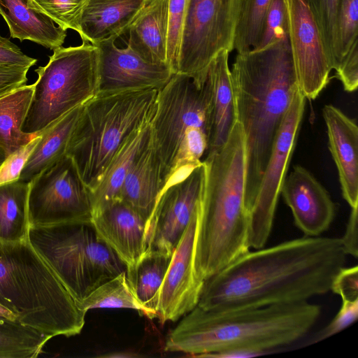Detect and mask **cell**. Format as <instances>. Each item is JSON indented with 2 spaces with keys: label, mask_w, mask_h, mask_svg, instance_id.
<instances>
[{
  "label": "cell",
  "mask_w": 358,
  "mask_h": 358,
  "mask_svg": "<svg viewBox=\"0 0 358 358\" xmlns=\"http://www.w3.org/2000/svg\"><path fill=\"white\" fill-rule=\"evenodd\" d=\"M320 313L308 301L228 312L196 306L169 334L164 349L203 357L259 356L301 340Z\"/></svg>",
  "instance_id": "cell-3"
},
{
  "label": "cell",
  "mask_w": 358,
  "mask_h": 358,
  "mask_svg": "<svg viewBox=\"0 0 358 358\" xmlns=\"http://www.w3.org/2000/svg\"><path fill=\"white\" fill-rule=\"evenodd\" d=\"M280 194L290 208L294 223L306 236H318L331 226L336 206L330 194L313 175L296 165L286 176Z\"/></svg>",
  "instance_id": "cell-17"
},
{
  "label": "cell",
  "mask_w": 358,
  "mask_h": 358,
  "mask_svg": "<svg viewBox=\"0 0 358 358\" xmlns=\"http://www.w3.org/2000/svg\"><path fill=\"white\" fill-rule=\"evenodd\" d=\"M341 0H307L331 69L341 62L337 14Z\"/></svg>",
  "instance_id": "cell-33"
},
{
  "label": "cell",
  "mask_w": 358,
  "mask_h": 358,
  "mask_svg": "<svg viewBox=\"0 0 358 358\" xmlns=\"http://www.w3.org/2000/svg\"><path fill=\"white\" fill-rule=\"evenodd\" d=\"M211 114L212 87L208 73L203 82L175 73L158 90L150 127L163 189L203 163Z\"/></svg>",
  "instance_id": "cell-6"
},
{
  "label": "cell",
  "mask_w": 358,
  "mask_h": 358,
  "mask_svg": "<svg viewBox=\"0 0 358 358\" xmlns=\"http://www.w3.org/2000/svg\"><path fill=\"white\" fill-rule=\"evenodd\" d=\"M29 227L91 222L89 189L67 155L29 182Z\"/></svg>",
  "instance_id": "cell-11"
},
{
  "label": "cell",
  "mask_w": 358,
  "mask_h": 358,
  "mask_svg": "<svg viewBox=\"0 0 358 358\" xmlns=\"http://www.w3.org/2000/svg\"><path fill=\"white\" fill-rule=\"evenodd\" d=\"M230 78L236 119L245 134L248 214L278 130L299 90L288 36L263 49L238 53Z\"/></svg>",
  "instance_id": "cell-2"
},
{
  "label": "cell",
  "mask_w": 358,
  "mask_h": 358,
  "mask_svg": "<svg viewBox=\"0 0 358 358\" xmlns=\"http://www.w3.org/2000/svg\"><path fill=\"white\" fill-rule=\"evenodd\" d=\"M36 62L8 38L0 36V66L30 69Z\"/></svg>",
  "instance_id": "cell-42"
},
{
  "label": "cell",
  "mask_w": 358,
  "mask_h": 358,
  "mask_svg": "<svg viewBox=\"0 0 358 358\" xmlns=\"http://www.w3.org/2000/svg\"><path fill=\"white\" fill-rule=\"evenodd\" d=\"M288 36L287 12L285 0H271L260 37L253 50H261Z\"/></svg>",
  "instance_id": "cell-36"
},
{
  "label": "cell",
  "mask_w": 358,
  "mask_h": 358,
  "mask_svg": "<svg viewBox=\"0 0 358 358\" xmlns=\"http://www.w3.org/2000/svg\"><path fill=\"white\" fill-rule=\"evenodd\" d=\"M358 41L354 42L335 69L336 78L348 92H355L358 86Z\"/></svg>",
  "instance_id": "cell-40"
},
{
  "label": "cell",
  "mask_w": 358,
  "mask_h": 358,
  "mask_svg": "<svg viewBox=\"0 0 358 358\" xmlns=\"http://www.w3.org/2000/svg\"><path fill=\"white\" fill-rule=\"evenodd\" d=\"M189 0H169L166 63L177 73L183 25Z\"/></svg>",
  "instance_id": "cell-35"
},
{
  "label": "cell",
  "mask_w": 358,
  "mask_h": 358,
  "mask_svg": "<svg viewBox=\"0 0 358 358\" xmlns=\"http://www.w3.org/2000/svg\"><path fill=\"white\" fill-rule=\"evenodd\" d=\"M341 61L357 40L358 0H341L337 14Z\"/></svg>",
  "instance_id": "cell-37"
},
{
  "label": "cell",
  "mask_w": 358,
  "mask_h": 358,
  "mask_svg": "<svg viewBox=\"0 0 358 358\" xmlns=\"http://www.w3.org/2000/svg\"><path fill=\"white\" fill-rule=\"evenodd\" d=\"M205 183L197 220L194 267L199 280L211 276L250 250L245 208V134L236 121L227 141L203 160Z\"/></svg>",
  "instance_id": "cell-4"
},
{
  "label": "cell",
  "mask_w": 358,
  "mask_h": 358,
  "mask_svg": "<svg viewBox=\"0 0 358 358\" xmlns=\"http://www.w3.org/2000/svg\"><path fill=\"white\" fill-rule=\"evenodd\" d=\"M358 207L351 208L343 236L340 238L342 246L348 255L358 256Z\"/></svg>",
  "instance_id": "cell-44"
},
{
  "label": "cell",
  "mask_w": 358,
  "mask_h": 358,
  "mask_svg": "<svg viewBox=\"0 0 358 358\" xmlns=\"http://www.w3.org/2000/svg\"><path fill=\"white\" fill-rule=\"evenodd\" d=\"M288 38L301 93L314 100L327 86L331 68L307 0H285Z\"/></svg>",
  "instance_id": "cell-14"
},
{
  "label": "cell",
  "mask_w": 358,
  "mask_h": 358,
  "mask_svg": "<svg viewBox=\"0 0 358 358\" xmlns=\"http://www.w3.org/2000/svg\"><path fill=\"white\" fill-rule=\"evenodd\" d=\"M358 317V299L342 300V305L332 320L320 331L315 333L305 345L321 342L352 324Z\"/></svg>",
  "instance_id": "cell-38"
},
{
  "label": "cell",
  "mask_w": 358,
  "mask_h": 358,
  "mask_svg": "<svg viewBox=\"0 0 358 358\" xmlns=\"http://www.w3.org/2000/svg\"><path fill=\"white\" fill-rule=\"evenodd\" d=\"M158 90L96 94L82 106L66 155L89 192L97 186L127 139L151 122Z\"/></svg>",
  "instance_id": "cell-7"
},
{
  "label": "cell",
  "mask_w": 358,
  "mask_h": 358,
  "mask_svg": "<svg viewBox=\"0 0 358 358\" xmlns=\"http://www.w3.org/2000/svg\"><path fill=\"white\" fill-rule=\"evenodd\" d=\"M0 317L16 321L15 315L8 308L0 303Z\"/></svg>",
  "instance_id": "cell-45"
},
{
  "label": "cell",
  "mask_w": 358,
  "mask_h": 358,
  "mask_svg": "<svg viewBox=\"0 0 358 358\" xmlns=\"http://www.w3.org/2000/svg\"><path fill=\"white\" fill-rule=\"evenodd\" d=\"M27 238L78 305L99 285L127 271L91 222L29 227Z\"/></svg>",
  "instance_id": "cell-8"
},
{
  "label": "cell",
  "mask_w": 358,
  "mask_h": 358,
  "mask_svg": "<svg viewBox=\"0 0 358 358\" xmlns=\"http://www.w3.org/2000/svg\"><path fill=\"white\" fill-rule=\"evenodd\" d=\"M98 48L80 45L53 50L46 65L35 70L30 105L22 130L38 135L52 123L93 98L98 90Z\"/></svg>",
  "instance_id": "cell-9"
},
{
  "label": "cell",
  "mask_w": 358,
  "mask_h": 358,
  "mask_svg": "<svg viewBox=\"0 0 358 358\" xmlns=\"http://www.w3.org/2000/svg\"><path fill=\"white\" fill-rule=\"evenodd\" d=\"M151 141L150 123L131 135L110 162L97 186L90 192L92 217L118 195L129 169Z\"/></svg>",
  "instance_id": "cell-24"
},
{
  "label": "cell",
  "mask_w": 358,
  "mask_h": 358,
  "mask_svg": "<svg viewBox=\"0 0 358 358\" xmlns=\"http://www.w3.org/2000/svg\"><path fill=\"white\" fill-rule=\"evenodd\" d=\"M149 0H87L80 15L79 33L92 44L120 36Z\"/></svg>",
  "instance_id": "cell-20"
},
{
  "label": "cell",
  "mask_w": 358,
  "mask_h": 358,
  "mask_svg": "<svg viewBox=\"0 0 358 358\" xmlns=\"http://www.w3.org/2000/svg\"><path fill=\"white\" fill-rule=\"evenodd\" d=\"M168 4L149 0L128 29L127 46L150 63H166Z\"/></svg>",
  "instance_id": "cell-22"
},
{
  "label": "cell",
  "mask_w": 358,
  "mask_h": 358,
  "mask_svg": "<svg viewBox=\"0 0 358 358\" xmlns=\"http://www.w3.org/2000/svg\"><path fill=\"white\" fill-rule=\"evenodd\" d=\"M205 176L203 162L163 189L146 221L143 255L156 253L172 256L191 218L200 206Z\"/></svg>",
  "instance_id": "cell-13"
},
{
  "label": "cell",
  "mask_w": 358,
  "mask_h": 358,
  "mask_svg": "<svg viewBox=\"0 0 358 358\" xmlns=\"http://www.w3.org/2000/svg\"><path fill=\"white\" fill-rule=\"evenodd\" d=\"M41 139V134L8 155L0 166V185L18 180L27 159Z\"/></svg>",
  "instance_id": "cell-39"
},
{
  "label": "cell",
  "mask_w": 358,
  "mask_h": 358,
  "mask_svg": "<svg viewBox=\"0 0 358 358\" xmlns=\"http://www.w3.org/2000/svg\"><path fill=\"white\" fill-rule=\"evenodd\" d=\"M229 52H220L210 64L207 73L212 87L211 129L206 155L223 145L236 122L228 64Z\"/></svg>",
  "instance_id": "cell-23"
},
{
  "label": "cell",
  "mask_w": 358,
  "mask_h": 358,
  "mask_svg": "<svg viewBox=\"0 0 358 358\" xmlns=\"http://www.w3.org/2000/svg\"><path fill=\"white\" fill-rule=\"evenodd\" d=\"M201 204V203H200ZM199 208L176 245L157 294V318L162 324L176 322L198 304L204 282L194 267L195 234Z\"/></svg>",
  "instance_id": "cell-15"
},
{
  "label": "cell",
  "mask_w": 358,
  "mask_h": 358,
  "mask_svg": "<svg viewBox=\"0 0 358 358\" xmlns=\"http://www.w3.org/2000/svg\"><path fill=\"white\" fill-rule=\"evenodd\" d=\"M29 182L16 180L0 185V241L17 242L28 236Z\"/></svg>",
  "instance_id": "cell-28"
},
{
  "label": "cell",
  "mask_w": 358,
  "mask_h": 358,
  "mask_svg": "<svg viewBox=\"0 0 358 358\" xmlns=\"http://www.w3.org/2000/svg\"><path fill=\"white\" fill-rule=\"evenodd\" d=\"M0 15L13 38L31 41L51 50L64 43L66 30L56 26L32 0H0Z\"/></svg>",
  "instance_id": "cell-21"
},
{
  "label": "cell",
  "mask_w": 358,
  "mask_h": 358,
  "mask_svg": "<svg viewBox=\"0 0 358 358\" xmlns=\"http://www.w3.org/2000/svg\"><path fill=\"white\" fill-rule=\"evenodd\" d=\"M171 257L161 254L144 255L129 280L141 301L156 315L157 294Z\"/></svg>",
  "instance_id": "cell-31"
},
{
  "label": "cell",
  "mask_w": 358,
  "mask_h": 358,
  "mask_svg": "<svg viewBox=\"0 0 358 358\" xmlns=\"http://www.w3.org/2000/svg\"><path fill=\"white\" fill-rule=\"evenodd\" d=\"M0 303L19 323L52 338L78 334L85 324L86 312L28 238L0 241Z\"/></svg>",
  "instance_id": "cell-5"
},
{
  "label": "cell",
  "mask_w": 358,
  "mask_h": 358,
  "mask_svg": "<svg viewBox=\"0 0 358 358\" xmlns=\"http://www.w3.org/2000/svg\"><path fill=\"white\" fill-rule=\"evenodd\" d=\"M330 291L342 300L358 299V266L343 267L334 278Z\"/></svg>",
  "instance_id": "cell-41"
},
{
  "label": "cell",
  "mask_w": 358,
  "mask_h": 358,
  "mask_svg": "<svg viewBox=\"0 0 358 358\" xmlns=\"http://www.w3.org/2000/svg\"><path fill=\"white\" fill-rule=\"evenodd\" d=\"M271 2V0H241L234 41L237 53L256 46Z\"/></svg>",
  "instance_id": "cell-32"
},
{
  "label": "cell",
  "mask_w": 358,
  "mask_h": 358,
  "mask_svg": "<svg viewBox=\"0 0 358 358\" xmlns=\"http://www.w3.org/2000/svg\"><path fill=\"white\" fill-rule=\"evenodd\" d=\"M78 306L86 313L96 308H127L136 310L149 319L157 318V315L138 299L126 271L99 285Z\"/></svg>",
  "instance_id": "cell-29"
},
{
  "label": "cell",
  "mask_w": 358,
  "mask_h": 358,
  "mask_svg": "<svg viewBox=\"0 0 358 358\" xmlns=\"http://www.w3.org/2000/svg\"><path fill=\"white\" fill-rule=\"evenodd\" d=\"M29 69L0 66V95L26 85Z\"/></svg>",
  "instance_id": "cell-43"
},
{
  "label": "cell",
  "mask_w": 358,
  "mask_h": 358,
  "mask_svg": "<svg viewBox=\"0 0 358 358\" xmlns=\"http://www.w3.org/2000/svg\"><path fill=\"white\" fill-rule=\"evenodd\" d=\"M328 147L338 169L343 199L351 208L358 207V127L336 106L322 109Z\"/></svg>",
  "instance_id": "cell-19"
},
{
  "label": "cell",
  "mask_w": 358,
  "mask_h": 358,
  "mask_svg": "<svg viewBox=\"0 0 358 358\" xmlns=\"http://www.w3.org/2000/svg\"><path fill=\"white\" fill-rule=\"evenodd\" d=\"M7 157L6 152L0 148V166L4 162Z\"/></svg>",
  "instance_id": "cell-46"
},
{
  "label": "cell",
  "mask_w": 358,
  "mask_h": 358,
  "mask_svg": "<svg viewBox=\"0 0 358 358\" xmlns=\"http://www.w3.org/2000/svg\"><path fill=\"white\" fill-rule=\"evenodd\" d=\"M52 337L0 317V358H34Z\"/></svg>",
  "instance_id": "cell-30"
},
{
  "label": "cell",
  "mask_w": 358,
  "mask_h": 358,
  "mask_svg": "<svg viewBox=\"0 0 358 358\" xmlns=\"http://www.w3.org/2000/svg\"><path fill=\"white\" fill-rule=\"evenodd\" d=\"M147 219L120 199L92 217L97 236L124 263L130 279L145 252Z\"/></svg>",
  "instance_id": "cell-18"
},
{
  "label": "cell",
  "mask_w": 358,
  "mask_h": 358,
  "mask_svg": "<svg viewBox=\"0 0 358 358\" xmlns=\"http://www.w3.org/2000/svg\"><path fill=\"white\" fill-rule=\"evenodd\" d=\"M82 106L71 110L40 133L41 139L27 159L18 180L29 182L45 169L66 155Z\"/></svg>",
  "instance_id": "cell-26"
},
{
  "label": "cell",
  "mask_w": 358,
  "mask_h": 358,
  "mask_svg": "<svg viewBox=\"0 0 358 358\" xmlns=\"http://www.w3.org/2000/svg\"><path fill=\"white\" fill-rule=\"evenodd\" d=\"M160 171V163L151 138L149 145L127 174L117 199L130 205L148 220L163 189Z\"/></svg>",
  "instance_id": "cell-25"
},
{
  "label": "cell",
  "mask_w": 358,
  "mask_h": 358,
  "mask_svg": "<svg viewBox=\"0 0 358 358\" xmlns=\"http://www.w3.org/2000/svg\"><path fill=\"white\" fill-rule=\"evenodd\" d=\"M33 90L24 85L0 95V148L7 156L37 136L22 130Z\"/></svg>",
  "instance_id": "cell-27"
},
{
  "label": "cell",
  "mask_w": 358,
  "mask_h": 358,
  "mask_svg": "<svg viewBox=\"0 0 358 358\" xmlns=\"http://www.w3.org/2000/svg\"><path fill=\"white\" fill-rule=\"evenodd\" d=\"M306 101V97L298 90L276 134L255 198L248 212L250 248L264 247L270 236L278 197L296 145Z\"/></svg>",
  "instance_id": "cell-12"
},
{
  "label": "cell",
  "mask_w": 358,
  "mask_h": 358,
  "mask_svg": "<svg viewBox=\"0 0 358 358\" xmlns=\"http://www.w3.org/2000/svg\"><path fill=\"white\" fill-rule=\"evenodd\" d=\"M340 238L306 236L248 251L203 283L197 306L228 312L308 301L344 267Z\"/></svg>",
  "instance_id": "cell-1"
},
{
  "label": "cell",
  "mask_w": 358,
  "mask_h": 358,
  "mask_svg": "<svg viewBox=\"0 0 358 358\" xmlns=\"http://www.w3.org/2000/svg\"><path fill=\"white\" fill-rule=\"evenodd\" d=\"M117 36L94 43L98 48L96 94L162 88L174 74L166 64L146 62L129 46L115 45Z\"/></svg>",
  "instance_id": "cell-16"
},
{
  "label": "cell",
  "mask_w": 358,
  "mask_h": 358,
  "mask_svg": "<svg viewBox=\"0 0 358 358\" xmlns=\"http://www.w3.org/2000/svg\"><path fill=\"white\" fill-rule=\"evenodd\" d=\"M87 0H32L34 6L64 30L79 33L82 10Z\"/></svg>",
  "instance_id": "cell-34"
},
{
  "label": "cell",
  "mask_w": 358,
  "mask_h": 358,
  "mask_svg": "<svg viewBox=\"0 0 358 358\" xmlns=\"http://www.w3.org/2000/svg\"><path fill=\"white\" fill-rule=\"evenodd\" d=\"M241 4V0H189L176 73L203 81L213 59L234 50Z\"/></svg>",
  "instance_id": "cell-10"
}]
</instances>
